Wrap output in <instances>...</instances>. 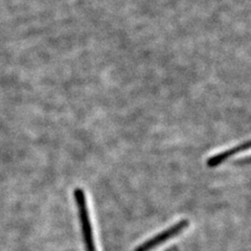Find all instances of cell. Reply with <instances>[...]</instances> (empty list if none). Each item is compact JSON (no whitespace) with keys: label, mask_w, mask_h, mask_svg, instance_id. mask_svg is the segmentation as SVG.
Returning a JSON list of instances; mask_svg holds the SVG:
<instances>
[{"label":"cell","mask_w":251,"mask_h":251,"mask_svg":"<svg viewBox=\"0 0 251 251\" xmlns=\"http://www.w3.org/2000/svg\"><path fill=\"white\" fill-rule=\"evenodd\" d=\"M187 226H188L187 220H181V221H179L178 223L172 225L170 228L161 231L160 233L156 234L155 237L149 239L148 241L143 243V244L139 245L135 249V251H151L157 246L161 245L162 243H164L166 241H169L173 238L177 237V235L179 233H181Z\"/></svg>","instance_id":"6da1fadb"},{"label":"cell","mask_w":251,"mask_h":251,"mask_svg":"<svg viewBox=\"0 0 251 251\" xmlns=\"http://www.w3.org/2000/svg\"><path fill=\"white\" fill-rule=\"evenodd\" d=\"M244 150H249V141H246L245 144H240L239 146H235L231 149H228V150L211 156L210 158H208V160H207V166L210 168H215L217 166H220V164H222L227 159L230 158L231 156H234L235 154H239L240 152L244 151Z\"/></svg>","instance_id":"7a4b0ae2"}]
</instances>
